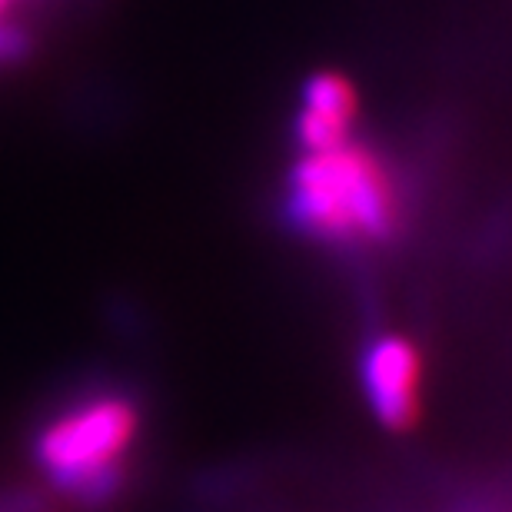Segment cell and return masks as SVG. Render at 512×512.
Returning a JSON list of instances; mask_svg holds the SVG:
<instances>
[{
    "label": "cell",
    "instance_id": "cell-1",
    "mask_svg": "<svg viewBox=\"0 0 512 512\" xmlns=\"http://www.w3.org/2000/svg\"><path fill=\"white\" fill-rule=\"evenodd\" d=\"M286 210L296 227L326 240H346L353 233L386 237L396 217L380 167L366 153L346 147L310 153L293 170Z\"/></svg>",
    "mask_w": 512,
    "mask_h": 512
},
{
    "label": "cell",
    "instance_id": "cell-4",
    "mask_svg": "<svg viewBox=\"0 0 512 512\" xmlns=\"http://www.w3.org/2000/svg\"><path fill=\"white\" fill-rule=\"evenodd\" d=\"M303 110L316 117H330V120H346L353 117V90L343 77L336 74H316L306 80L303 87Z\"/></svg>",
    "mask_w": 512,
    "mask_h": 512
},
{
    "label": "cell",
    "instance_id": "cell-5",
    "mask_svg": "<svg viewBox=\"0 0 512 512\" xmlns=\"http://www.w3.org/2000/svg\"><path fill=\"white\" fill-rule=\"evenodd\" d=\"M296 130H300L303 147L310 150V153H330V150H336V147H343L346 124H340V120H330V117L306 114V110H303Z\"/></svg>",
    "mask_w": 512,
    "mask_h": 512
},
{
    "label": "cell",
    "instance_id": "cell-2",
    "mask_svg": "<svg viewBox=\"0 0 512 512\" xmlns=\"http://www.w3.org/2000/svg\"><path fill=\"white\" fill-rule=\"evenodd\" d=\"M137 436V409L100 396L70 409L37 439V459L64 493L104 503L120 486V459Z\"/></svg>",
    "mask_w": 512,
    "mask_h": 512
},
{
    "label": "cell",
    "instance_id": "cell-3",
    "mask_svg": "<svg viewBox=\"0 0 512 512\" xmlns=\"http://www.w3.org/2000/svg\"><path fill=\"white\" fill-rule=\"evenodd\" d=\"M363 383L376 419L409 429L419 416V356L403 336H380L363 360Z\"/></svg>",
    "mask_w": 512,
    "mask_h": 512
}]
</instances>
